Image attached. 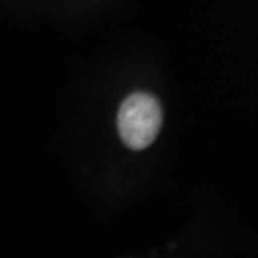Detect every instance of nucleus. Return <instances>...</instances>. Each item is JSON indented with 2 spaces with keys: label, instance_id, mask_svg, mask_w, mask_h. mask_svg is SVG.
Wrapping results in <instances>:
<instances>
[{
  "label": "nucleus",
  "instance_id": "1",
  "mask_svg": "<svg viewBox=\"0 0 258 258\" xmlns=\"http://www.w3.org/2000/svg\"><path fill=\"white\" fill-rule=\"evenodd\" d=\"M163 122V111L158 99L148 92L127 96L117 112V129L129 149L141 151L156 139Z\"/></svg>",
  "mask_w": 258,
  "mask_h": 258
}]
</instances>
